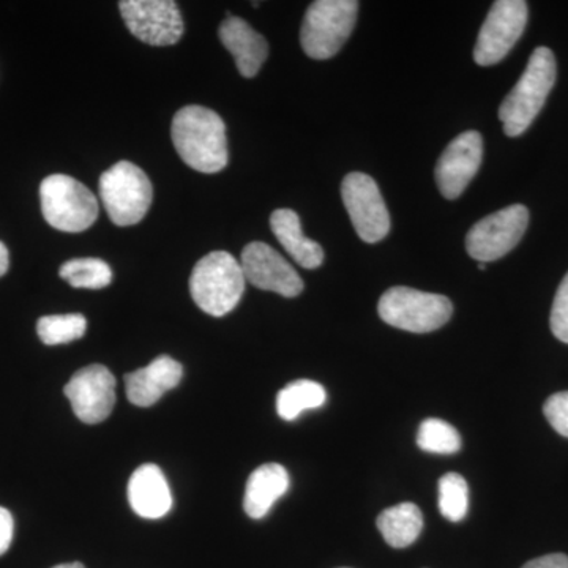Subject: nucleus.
Segmentation results:
<instances>
[{
  "label": "nucleus",
  "mask_w": 568,
  "mask_h": 568,
  "mask_svg": "<svg viewBox=\"0 0 568 568\" xmlns=\"http://www.w3.org/2000/svg\"><path fill=\"white\" fill-rule=\"evenodd\" d=\"M241 265L246 282L257 290L271 291L283 297H297L304 291V282L293 265L263 242H253L245 246Z\"/></svg>",
  "instance_id": "13"
},
{
  "label": "nucleus",
  "mask_w": 568,
  "mask_h": 568,
  "mask_svg": "<svg viewBox=\"0 0 568 568\" xmlns=\"http://www.w3.org/2000/svg\"><path fill=\"white\" fill-rule=\"evenodd\" d=\"M242 265L227 252H212L194 265L190 293L207 315L222 317L233 312L245 291Z\"/></svg>",
  "instance_id": "3"
},
{
  "label": "nucleus",
  "mask_w": 568,
  "mask_h": 568,
  "mask_svg": "<svg viewBox=\"0 0 568 568\" xmlns=\"http://www.w3.org/2000/svg\"><path fill=\"white\" fill-rule=\"evenodd\" d=\"M377 529L392 548H407L420 536L424 515L416 504H398L377 517Z\"/></svg>",
  "instance_id": "20"
},
{
  "label": "nucleus",
  "mask_w": 568,
  "mask_h": 568,
  "mask_svg": "<svg viewBox=\"0 0 568 568\" xmlns=\"http://www.w3.org/2000/svg\"><path fill=\"white\" fill-rule=\"evenodd\" d=\"M439 510L452 523L466 518L469 510V487L465 477L448 473L439 480Z\"/></svg>",
  "instance_id": "25"
},
{
  "label": "nucleus",
  "mask_w": 568,
  "mask_h": 568,
  "mask_svg": "<svg viewBox=\"0 0 568 568\" xmlns=\"http://www.w3.org/2000/svg\"><path fill=\"white\" fill-rule=\"evenodd\" d=\"M528 3L525 0H497L478 33L474 61L481 67L503 61L517 44L528 24Z\"/></svg>",
  "instance_id": "9"
},
{
  "label": "nucleus",
  "mask_w": 568,
  "mask_h": 568,
  "mask_svg": "<svg viewBox=\"0 0 568 568\" xmlns=\"http://www.w3.org/2000/svg\"><path fill=\"white\" fill-rule=\"evenodd\" d=\"M342 196L358 237L366 244L383 241L390 231V215L373 178L364 173L347 174Z\"/></svg>",
  "instance_id": "10"
},
{
  "label": "nucleus",
  "mask_w": 568,
  "mask_h": 568,
  "mask_svg": "<svg viewBox=\"0 0 568 568\" xmlns=\"http://www.w3.org/2000/svg\"><path fill=\"white\" fill-rule=\"evenodd\" d=\"M85 331H88V320L80 313L43 316L37 323V334L47 346L67 345L82 338Z\"/></svg>",
  "instance_id": "23"
},
{
  "label": "nucleus",
  "mask_w": 568,
  "mask_h": 568,
  "mask_svg": "<svg viewBox=\"0 0 568 568\" xmlns=\"http://www.w3.org/2000/svg\"><path fill=\"white\" fill-rule=\"evenodd\" d=\"M61 278L78 290H103L112 283L110 264L99 257H78L67 261L59 271Z\"/></svg>",
  "instance_id": "22"
},
{
  "label": "nucleus",
  "mask_w": 568,
  "mask_h": 568,
  "mask_svg": "<svg viewBox=\"0 0 568 568\" xmlns=\"http://www.w3.org/2000/svg\"><path fill=\"white\" fill-rule=\"evenodd\" d=\"M478 268H480V271H485V268H487V264L478 263Z\"/></svg>",
  "instance_id": "32"
},
{
  "label": "nucleus",
  "mask_w": 568,
  "mask_h": 568,
  "mask_svg": "<svg viewBox=\"0 0 568 568\" xmlns=\"http://www.w3.org/2000/svg\"><path fill=\"white\" fill-rule=\"evenodd\" d=\"M290 485V474L286 467L278 463H267L257 467L246 481L245 514L253 519L264 518L276 500L286 495Z\"/></svg>",
  "instance_id": "18"
},
{
  "label": "nucleus",
  "mask_w": 568,
  "mask_h": 568,
  "mask_svg": "<svg viewBox=\"0 0 568 568\" xmlns=\"http://www.w3.org/2000/svg\"><path fill=\"white\" fill-rule=\"evenodd\" d=\"M556 58L549 48L540 47L530 55L525 73L499 108V119L507 136L517 138L536 121L538 112L555 88Z\"/></svg>",
  "instance_id": "2"
},
{
  "label": "nucleus",
  "mask_w": 568,
  "mask_h": 568,
  "mask_svg": "<svg viewBox=\"0 0 568 568\" xmlns=\"http://www.w3.org/2000/svg\"><path fill=\"white\" fill-rule=\"evenodd\" d=\"M182 365L170 355H160L144 368L125 376L126 396L134 406L151 407L166 392L181 384Z\"/></svg>",
  "instance_id": "15"
},
{
  "label": "nucleus",
  "mask_w": 568,
  "mask_h": 568,
  "mask_svg": "<svg viewBox=\"0 0 568 568\" xmlns=\"http://www.w3.org/2000/svg\"><path fill=\"white\" fill-rule=\"evenodd\" d=\"M71 409L88 425L102 424L115 405V377L106 366L93 364L71 376L63 388Z\"/></svg>",
  "instance_id": "12"
},
{
  "label": "nucleus",
  "mask_w": 568,
  "mask_h": 568,
  "mask_svg": "<svg viewBox=\"0 0 568 568\" xmlns=\"http://www.w3.org/2000/svg\"><path fill=\"white\" fill-rule=\"evenodd\" d=\"M523 568H568V556L560 552L541 556V558L529 560Z\"/></svg>",
  "instance_id": "29"
},
{
  "label": "nucleus",
  "mask_w": 568,
  "mask_h": 568,
  "mask_svg": "<svg viewBox=\"0 0 568 568\" xmlns=\"http://www.w3.org/2000/svg\"><path fill=\"white\" fill-rule=\"evenodd\" d=\"M355 0H316L306 10L301 43L306 55L316 61L334 58L349 39L357 21Z\"/></svg>",
  "instance_id": "5"
},
{
  "label": "nucleus",
  "mask_w": 568,
  "mask_h": 568,
  "mask_svg": "<svg viewBox=\"0 0 568 568\" xmlns=\"http://www.w3.org/2000/svg\"><path fill=\"white\" fill-rule=\"evenodd\" d=\"M13 517L7 508L0 507V556L9 551L11 540H13Z\"/></svg>",
  "instance_id": "28"
},
{
  "label": "nucleus",
  "mask_w": 568,
  "mask_h": 568,
  "mask_svg": "<svg viewBox=\"0 0 568 568\" xmlns=\"http://www.w3.org/2000/svg\"><path fill=\"white\" fill-rule=\"evenodd\" d=\"M343 568H346V567H343Z\"/></svg>",
  "instance_id": "33"
},
{
  "label": "nucleus",
  "mask_w": 568,
  "mask_h": 568,
  "mask_svg": "<svg viewBox=\"0 0 568 568\" xmlns=\"http://www.w3.org/2000/svg\"><path fill=\"white\" fill-rule=\"evenodd\" d=\"M377 312L381 320L392 327L413 334H428L448 323L454 305L446 295L396 286L381 297Z\"/></svg>",
  "instance_id": "6"
},
{
  "label": "nucleus",
  "mask_w": 568,
  "mask_h": 568,
  "mask_svg": "<svg viewBox=\"0 0 568 568\" xmlns=\"http://www.w3.org/2000/svg\"><path fill=\"white\" fill-rule=\"evenodd\" d=\"M100 200L111 222L133 226L142 222L151 209L152 183L136 164L119 162L100 178Z\"/></svg>",
  "instance_id": "7"
},
{
  "label": "nucleus",
  "mask_w": 568,
  "mask_h": 568,
  "mask_svg": "<svg viewBox=\"0 0 568 568\" xmlns=\"http://www.w3.org/2000/svg\"><path fill=\"white\" fill-rule=\"evenodd\" d=\"M129 503L138 517L159 519L173 508V495L159 466L148 463L134 470L129 481Z\"/></svg>",
  "instance_id": "16"
},
{
  "label": "nucleus",
  "mask_w": 568,
  "mask_h": 568,
  "mask_svg": "<svg viewBox=\"0 0 568 568\" xmlns=\"http://www.w3.org/2000/svg\"><path fill=\"white\" fill-rule=\"evenodd\" d=\"M52 568H85L81 562H70V564H61V566H55Z\"/></svg>",
  "instance_id": "31"
},
{
  "label": "nucleus",
  "mask_w": 568,
  "mask_h": 568,
  "mask_svg": "<svg viewBox=\"0 0 568 568\" xmlns=\"http://www.w3.org/2000/svg\"><path fill=\"white\" fill-rule=\"evenodd\" d=\"M41 212L54 230L82 233L99 219V200L77 179L52 174L40 185Z\"/></svg>",
  "instance_id": "4"
},
{
  "label": "nucleus",
  "mask_w": 568,
  "mask_h": 568,
  "mask_svg": "<svg viewBox=\"0 0 568 568\" xmlns=\"http://www.w3.org/2000/svg\"><path fill=\"white\" fill-rule=\"evenodd\" d=\"M126 28L152 47H171L183 36V18L173 0H122L119 3Z\"/></svg>",
  "instance_id": "11"
},
{
  "label": "nucleus",
  "mask_w": 568,
  "mask_h": 568,
  "mask_svg": "<svg viewBox=\"0 0 568 568\" xmlns=\"http://www.w3.org/2000/svg\"><path fill=\"white\" fill-rule=\"evenodd\" d=\"M529 224V211L521 204L500 209L474 224L466 235V250L478 263L487 264L510 253Z\"/></svg>",
  "instance_id": "8"
},
{
  "label": "nucleus",
  "mask_w": 568,
  "mask_h": 568,
  "mask_svg": "<svg viewBox=\"0 0 568 568\" xmlns=\"http://www.w3.org/2000/svg\"><path fill=\"white\" fill-rule=\"evenodd\" d=\"M174 148L183 162L204 174H215L227 166L226 125L209 108H182L175 112L171 126Z\"/></svg>",
  "instance_id": "1"
},
{
  "label": "nucleus",
  "mask_w": 568,
  "mask_h": 568,
  "mask_svg": "<svg viewBox=\"0 0 568 568\" xmlns=\"http://www.w3.org/2000/svg\"><path fill=\"white\" fill-rule=\"evenodd\" d=\"M417 446L428 454H457L462 448V436L447 422L440 418H426L418 428Z\"/></svg>",
  "instance_id": "24"
},
{
  "label": "nucleus",
  "mask_w": 568,
  "mask_h": 568,
  "mask_svg": "<svg viewBox=\"0 0 568 568\" xmlns=\"http://www.w3.org/2000/svg\"><path fill=\"white\" fill-rule=\"evenodd\" d=\"M10 267V253L3 242H0V276L7 274Z\"/></svg>",
  "instance_id": "30"
},
{
  "label": "nucleus",
  "mask_w": 568,
  "mask_h": 568,
  "mask_svg": "<svg viewBox=\"0 0 568 568\" xmlns=\"http://www.w3.org/2000/svg\"><path fill=\"white\" fill-rule=\"evenodd\" d=\"M271 227L276 241L283 245L295 263L308 271H313L324 263L323 246L305 237L297 213L291 209H278L272 213Z\"/></svg>",
  "instance_id": "19"
},
{
  "label": "nucleus",
  "mask_w": 568,
  "mask_h": 568,
  "mask_svg": "<svg viewBox=\"0 0 568 568\" xmlns=\"http://www.w3.org/2000/svg\"><path fill=\"white\" fill-rule=\"evenodd\" d=\"M549 324H551V332L556 338L568 345V274L559 284L558 293L552 302Z\"/></svg>",
  "instance_id": "26"
},
{
  "label": "nucleus",
  "mask_w": 568,
  "mask_h": 568,
  "mask_svg": "<svg viewBox=\"0 0 568 568\" xmlns=\"http://www.w3.org/2000/svg\"><path fill=\"white\" fill-rule=\"evenodd\" d=\"M220 40L233 54L242 77L254 78L260 73L268 55V44L261 33L242 18L230 17L220 26Z\"/></svg>",
  "instance_id": "17"
},
{
  "label": "nucleus",
  "mask_w": 568,
  "mask_h": 568,
  "mask_svg": "<svg viewBox=\"0 0 568 568\" xmlns=\"http://www.w3.org/2000/svg\"><path fill=\"white\" fill-rule=\"evenodd\" d=\"M484 140L480 133L465 132L455 138L440 155L436 166V183L447 200H457L480 170Z\"/></svg>",
  "instance_id": "14"
},
{
  "label": "nucleus",
  "mask_w": 568,
  "mask_h": 568,
  "mask_svg": "<svg viewBox=\"0 0 568 568\" xmlns=\"http://www.w3.org/2000/svg\"><path fill=\"white\" fill-rule=\"evenodd\" d=\"M545 417L549 425L562 435L568 437V392H560L549 396L544 406Z\"/></svg>",
  "instance_id": "27"
},
{
  "label": "nucleus",
  "mask_w": 568,
  "mask_h": 568,
  "mask_svg": "<svg viewBox=\"0 0 568 568\" xmlns=\"http://www.w3.org/2000/svg\"><path fill=\"white\" fill-rule=\"evenodd\" d=\"M327 402L324 387L315 381L301 379L287 384L276 396V410L286 422H293L302 413L310 409H320Z\"/></svg>",
  "instance_id": "21"
}]
</instances>
